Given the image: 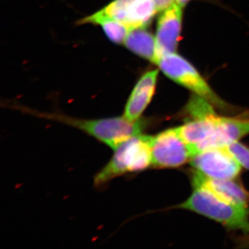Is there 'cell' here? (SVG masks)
I'll list each match as a JSON object with an SVG mask.
<instances>
[{
  "label": "cell",
  "instance_id": "cell-3",
  "mask_svg": "<svg viewBox=\"0 0 249 249\" xmlns=\"http://www.w3.org/2000/svg\"><path fill=\"white\" fill-rule=\"evenodd\" d=\"M191 196L178 209L188 210L220 223L231 230L249 233V209L229 202L200 186L193 187Z\"/></svg>",
  "mask_w": 249,
  "mask_h": 249
},
{
  "label": "cell",
  "instance_id": "cell-14",
  "mask_svg": "<svg viewBox=\"0 0 249 249\" xmlns=\"http://www.w3.org/2000/svg\"><path fill=\"white\" fill-rule=\"evenodd\" d=\"M84 23L99 24L103 28L108 38L116 44L124 43L129 29L119 21L107 17L101 11L83 19Z\"/></svg>",
  "mask_w": 249,
  "mask_h": 249
},
{
  "label": "cell",
  "instance_id": "cell-10",
  "mask_svg": "<svg viewBox=\"0 0 249 249\" xmlns=\"http://www.w3.org/2000/svg\"><path fill=\"white\" fill-rule=\"evenodd\" d=\"M182 9L181 5L174 1L161 11L155 36L160 58L166 54L176 53L182 28Z\"/></svg>",
  "mask_w": 249,
  "mask_h": 249
},
{
  "label": "cell",
  "instance_id": "cell-11",
  "mask_svg": "<svg viewBox=\"0 0 249 249\" xmlns=\"http://www.w3.org/2000/svg\"><path fill=\"white\" fill-rule=\"evenodd\" d=\"M158 70L142 75L134 86L124 107V116L131 121L142 119V113L151 102L155 92Z\"/></svg>",
  "mask_w": 249,
  "mask_h": 249
},
{
  "label": "cell",
  "instance_id": "cell-6",
  "mask_svg": "<svg viewBox=\"0 0 249 249\" xmlns=\"http://www.w3.org/2000/svg\"><path fill=\"white\" fill-rule=\"evenodd\" d=\"M187 107L193 119L177 127L185 142L194 146L211 135L219 116L214 112L211 103L199 96L192 98Z\"/></svg>",
  "mask_w": 249,
  "mask_h": 249
},
{
  "label": "cell",
  "instance_id": "cell-1",
  "mask_svg": "<svg viewBox=\"0 0 249 249\" xmlns=\"http://www.w3.org/2000/svg\"><path fill=\"white\" fill-rule=\"evenodd\" d=\"M16 107L30 115L60 123L79 129L83 133L93 137L114 150L132 136L142 133L150 123L144 119L131 121L124 116L96 119H78L61 113L40 112L17 106Z\"/></svg>",
  "mask_w": 249,
  "mask_h": 249
},
{
  "label": "cell",
  "instance_id": "cell-2",
  "mask_svg": "<svg viewBox=\"0 0 249 249\" xmlns=\"http://www.w3.org/2000/svg\"><path fill=\"white\" fill-rule=\"evenodd\" d=\"M152 166V136L136 134L121 144L107 164L94 177L95 188H105L113 179Z\"/></svg>",
  "mask_w": 249,
  "mask_h": 249
},
{
  "label": "cell",
  "instance_id": "cell-16",
  "mask_svg": "<svg viewBox=\"0 0 249 249\" xmlns=\"http://www.w3.org/2000/svg\"><path fill=\"white\" fill-rule=\"evenodd\" d=\"M159 11H163L170 6L175 0H154Z\"/></svg>",
  "mask_w": 249,
  "mask_h": 249
},
{
  "label": "cell",
  "instance_id": "cell-17",
  "mask_svg": "<svg viewBox=\"0 0 249 249\" xmlns=\"http://www.w3.org/2000/svg\"><path fill=\"white\" fill-rule=\"evenodd\" d=\"M178 4L181 5L182 7H184L187 4V3L189 1V0H175Z\"/></svg>",
  "mask_w": 249,
  "mask_h": 249
},
{
  "label": "cell",
  "instance_id": "cell-9",
  "mask_svg": "<svg viewBox=\"0 0 249 249\" xmlns=\"http://www.w3.org/2000/svg\"><path fill=\"white\" fill-rule=\"evenodd\" d=\"M249 134V115L219 116L213 131L204 142L193 146L195 155L211 149L227 147Z\"/></svg>",
  "mask_w": 249,
  "mask_h": 249
},
{
  "label": "cell",
  "instance_id": "cell-8",
  "mask_svg": "<svg viewBox=\"0 0 249 249\" xmlns=\"http://www.w3.org/2000/svg\"><path fill=\"white\" fill-rule=\"evenodd\" d=\"M158 11L154 0H114L101 12L131 29L145 28Z\"/></svg>",
  "mask_w": 249,
  "mask_h": 249
},
{
  "label": "cell",
  "instance_id": "cell-5",
  "mask_svg": "<svg viewBox=\"0 0 249 249\" xmlns=\"http://www.w3.org/2000/svg\"><path fill=\"white\" fill-rule=\"evenodd\" d=\"M152 155L154 168H173L191 160L195 152L175 127L152 136Z\"/></svg>",
  "mask_w": 249,
  "mask_h": 249
},
{
  "label": "cell",
  "instance_id": "cell-12",
  "mask_svg": "<svg viewBox=\"0 0 249 249\" xmlns=\"http://www.w3.org/2000/svg\"><path fill=\"white\" fill-rule=\"evenodd\" d=\"M195 172L192 181L193 187H203L229 202L249 208V192L232 179H214L206 178L196 170Z\"/></svg>",
  "mask_w": 249,
  "mask_h": 249
},
{
  "label": "cell",
  "instance_id": "cell-7",
  "mask_svg": "<svg viewBox=\"0 0 249 249\" xmlns=\"http://www.w3.org/2000/svg\"><path fill=\"white\" fill-rule=\"evenodd\" d=\"M191 165L201 175L214 179H234L242 169L226 147L199 152L191 159Z\"/></svg>",
  "mask_w": 249,
  "mask_h": 249
},
{
  "label": "cell",
  "instance_id": "cell-15",
  "mask_svg": "<svg viewBox=\"0 0 249 249\" xmlns=\"http://www.w3.org/2000/svg\"><path fill=\"white\" fill-rule=\"evenodd\" d=\"M226 148L242 167L249 170V148L239 142L228 145Z\"/></svg>",
  "mask_w": 249,
  "mask_h": 249
},
{
  "label": "cell",
  "instance_id": "cell-4",
  "mask_svg": "<svg viewBox=\"0 0 249 249\" xmlns=\"http://www.w3.org/2000/svg\"><path fill=\"white\" fill-rule=\"evenodd\" d=\"M157 65L165 76L191 90L196 96L220 109H227L229 107L211 89L196 69L178 54L173 53L163 55Z\"/></svg>",
  "mask_w": 249,
  "mask_h": 249
},
{
  "label": "cell",
  "instance_id": "cell-13",
  "mask_svg": "<svg viewBox=\"0 0 249 249\" xmlns=\"http://www.w3.org/2000/svg\"><path fill=\"white\" fill-rule=\"evenodd\" d=\"M126 47L133 53L154 63H158V52L155 36L145 28L129 30L124 42Z\"/></svg>",
  "mask_w": 249,
  "mask_h": 249
}]
</instances>
